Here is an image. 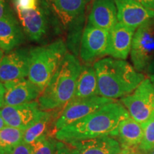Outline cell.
Wrapping results in <instances>:
<instances>
[{"label": "cell", "mask_w": 154, "mask_h": 154, "mask_svg": "<svg viewBox=\"0 0 154 154\" xmlns=\"http://www.w3.org/2000/svg\"><path fill=\"white\" fill-rule=\"evenodd\" d=\"M46 113L47 111L40 109L36 101L15 106H5L0 109V116L7 126L24 131L41 119Z\"/></svg>", "instance_id": "ba28073f"}, {"label": "cell", "mask_w": 154, "mask_h": 154, "mask_svg": "<svg viewBox=\"0 0 154 154\" xmlns=\"http://www.w3.org/2000/svg\"><path fill=\"white\" fill-rule=\"evenodd\" d=\"M52 119L53 117L51 113L49 111H47L46 114L41 119L34 123L27 129L25 130L22 142L31 145L38 138L44 135H48L47 132L49 131V126Z\"/></svg>", "instance_id": "44dd1931"}, {"label": "cell", "mask_w": 154, "mask_h": 154, "mask_svg": "<svg viewBox=\"0 0 154 154\" xmlns=\"http://www.w3.org/2000/svg\"><path fill=\"white\" fill-rule=\"evenodd\" d=\"M149 79H151V81L153 82V84H154V75H151V76H149Z\"/></svg>", "instance_id": "e575fe53"}, {"label": "cell", "mask_w": 154, "mask_h": 154, "mask_svg": "<svg viewBox=\"0 0 154 154\" xmlns=\"http://www.w3.org/2000/svg\"><path fill=\"white\" fill-rule=\"evenodd\" d=\"M109 32L88 24L84 29L81 40L80 57L84 62L107 55Z\"/></svg>", "instance_id": "9c48e42d"}, {"label": "cell", "mask_w": 154, "mask_h": 154, "mask_svg": "<svg viewBox=\"0 0 154 154\" xmlns=\"http://www.w3.org/2000/svg\"><path fill=\"white\" fill-rule=\"evenodd\" d=\"M95 96L99 95L97 77L94 66L89 65L82 66L72 99H85Z\"/></svg>", "instance_id": "d6986e66"}, {"label": "cell", "mask_w": 154, "mask_h": 154, "mask_svg": "<svg viewBox=\"0 0 154 154\" xmlns=\"http://www.w3.org/2000/svg\"><path fill=\"white\" fill-rule=\"evenodd\" d=\"M128 117L130 115L124 106L114 101L57 131L54 136L56 139L63 143L106 136L116 138L120 123Z\"/></svg>", "instance_id": "6da1fadb"}, {"label": "cell", "mask_w": 154, "mask_h": 154, "mask_svg": "<svg viewBox=\"0 0 154 154\" xmlns=\"http://www.w3.org/2000/svg\"><path fill=\"white\" fill-rule=\"evenodd\" d=\"M121 1L129 2L137 5H141L146 8L154 10V0H121Z\"/></svg>", "instance_id": "4316f807"}, {"label": "cell", "mask_w": 154, "mask_h": 154, "mask_svg": "<svg viewBox=\"0 0 154 154\" xmlns=\"http://www.w3.org/2000/svg\"><path fill=\"white\" fill-rule=\"evenodd\" d=\"M118 22L115 0H94L88 16V24L110 32Z\"/></svg>", "instance_id": "2e32d148"}, {"label": "cell", "mask_w": 154, "mask_h": 154, "mask_svg": "<svg viewBox=\"0 0 154 154\" xmlns=\"http://www.w3.org/2000/svg\"><path fill=\"white\" fill-rule=\"evenodd\" d=\"M114 101L101 96L72 99L67 103L60 115L57 117L54 123L56 132Z\"/></svg>", "instance_id": "52a82bcc"}, {"label": "cell", "mask_w": 154, "mask_h": 154, "mask_svg": "<svg viewBox=\"0 0 154 154\" xmlns=\"http://www.w3.org/2000/svg\"><path fill=\"white\" fill-rule=\"evenodd\" d=\"M6 126H7V125H6L5 121H4L2 117L0 116V130H2L3 128H5Z\"/></svg>", "instance_id": "1f68e13d"}, {"label": "cell", "mask_w": 154, "mask_h": 154, "mask_svg": "<svg viewBox=\"0 0 154 154\" xmlns=\"http://www.w3.org/2000/svg\"><path fill=\"white\" fill-rule=\"evenodd\" d=\"M5 106H15L33 102L39 97L42 91L29 79H22L6 83Z\"/></svg>", "instance_id": "4fadbf2b"}, {"label": "cell", "mask_w": 154, "mask_h": 154, "mask_svg": "<svg viewBox=\"0 0 154 154\" xmlns=\"http://www.w3.org/2000/svg\"><path fill=\"white\" fill-rule=\"evenodd\" d=\"M99 95L115 100L123 98L140 85L146 77L125 60L106 57L94 64Z\"/></svg>", "instance_id": "7a4b0ae2"}, {"label": "cell", "mask_w": 154, "mask_h": 154, "mask_svg": "<svg viewBox=\"0 0 154 154\" xmlns=\"http://www.w3.org/2000/svg\"><path fill=\"white\" fill-rule=\"evenodd\" d=\"M142 126L143 138L138 150L141 154H146L154 149V112Z\"/></svg>", "instance_id": "603a6c76"}, {"label": "cell", "mask_w": 154, "mask_h": 154, "mask_svg": "<svg viewBox=\"0 0 154 154\" xmlns=\"http://www.w3.org/2000/svg\"><path fill=\"white\" fill-rule=\"evenodd\" d=\"M24 131L19 128L6 126L0 130V147L6 153L11 151L22 143Z\"/></svg>", "instance_id": "7402d4cb"}, {"label": "cell", "mask_w": 154, "mask_h": 154, "mask_svg": "<svg viewBox=\"0 0 154 154\" xmlns=\"http://www.w3.org/2000/svg\"><path fill=\"white\" fill-rule=\"evenodd\" d=\"M3 54H4V51L1 49H0V61H1L2 59V57H4Z\"/></svg>", "instance_id": "836d02e7"}, {"label": "cell", "mask_w": 154, "mask_h": 154, "mask_svg": "<svg viewBox=\"0 0 154 154\" xmlns=\"http://www.w3.org/2000/svg\"><path fill=\"white\" fill-rule=\"evenodd\" d=\"M145 72L149 74V76H151V75H154V59L153 61L150 63L149 66L146 69Z\"/></svg>", "instance_id": "4dcf8cb0"}, {"label": "cell", "mask_w": 154, "mask_h": 154, "mask_svg": "<svg viewBox=\"0 0 154 154\" xmlns=\"http://www.w3.org/2000/svg\"><path fill=\"white\" fill-rule=\"evenodd\" d=\"M146 154H154V149L153 150H151V151H149V153H146Z\"/></svg>", "instance_id": "8d00e7d4"}, {"label": "cell", "mask_w": 154, "mask_h": 154, "mask_svg": "<svg viewBox=\"0 0 154 154\" xmlns=\"http://www.w3.org/2000/svg\"><path fill=\"white\" fill-rule=\"evenodd\" d=\"M41 0H13L16 11L29 10L37 7Z\"/></svg>", "instance_id": "d4e9b609"}, {"label": "cell", "mask_w": 154, "mask_h": 154, "mask_svg": "<svg viewBox=\"0 0 154 154\" xmlns=\"http://www.w3.org/2000/svg\"><path fill=\"white\" fill-rule=\"evenodd\" d=\"M0 154H6V152L0 147Z\"/></svg>", "instance_id": "d590c367"}, {"label": "cell", "mask_w": 154, "mask_h": 154, "mask_svg": "<svg viewBox=\"0 0 154 154\" xmlns=\"http://www.w3.org/2000/svg\"><path fill=\"white\" fill-rule=\"evenodd\" d=\"M135 32L136 30L122 23H117L109 32L107 55L116 59L126 60L131 53Z\"/></svg>", "instance_id": "9a60e30c"}, {"label": "cell", "mask_w": 154, "mask_h": 154, "mask_svg": "<svg viewBox=\"0 0 154 154\" xmlns=\"http://www.w3.org/2000/svg\"><path fill=\"white\" fill-rule=\"evenodd\" d=\"M90 0H52L55 10L65 24L82 19Z\"/></svg>", "instance_id": "ffe728a7"}, {"label": "cell", "mask_w": 154, "mask_h": 154, "mask_svg": "<svg viewBox=\"0 0 154 154\" xmlns=\"http://www.w3.org/2000/svg\"><path fill=\"white\" fill-rule=\"evenodd\" d=\"M130 116L143 124L154 112V84L146 78L131 94L121 99Z\"/></svg>", "instance_id": "5b68a950"}, {"label": "cell", "mask_w": 154, "mask_h": 154, "mask_svg": "<svg viewBox=\"0 0 154 154\" xmlns=\"http://www.w3.org/2000/svg\"><path fill=\"white\" fill-rule=\"evenodd\" d=\"M32 154H56L57 141L49 135H44L31 144Z\"/></svg>", "instance_id": "cb8c5ba5"}, {"label": "cell", "mask_w": 154, "mask_h": 154, "mask_svg": "<svg viewBox=\"0 0 154 154\" xmlns=\"http://www.w3.org/2000/svg\"><path fill=\"white\" fill-rule=\"evenodd\" d=\"M127 151H128V149H122V151H121L119 154H126L127 153Z\"/></svg>", "instance_id": "d6a6232c"}, {"label": "cell", "mask_w": 154, "mask_h": 154, "mask_svg": "<svg viewBox=\"0 0 154 154\" xmlns=\"http://www.w3.org/2000/svg\"><path fill=\"white\" fill-rule=\"evenodd\" d=\"M24 41V30L10 8L7 7L0 18V49L5 52H10Z\"/></svg>", "instance_id": "7c38bea8"}, {"label": "cell", "mask_w": 154, "mask_h": 154, "mask_svg": "<svg viewBox=\"0 0 154 154\" xmlns=\"http://www.w3.org/2000/svg\"><path fill=\"white\" fill-rule=\"evenodd\" d=\"M7 2V0H0V18L5 14L6 9L8 7Z\"/></svg>", "instance_id": "f546056e"}, {"label": "cell", "mask_w": 154, "mask_h": 154, "mask_svg": "<svg viewBox=\"0 0 154 154\" xmlns=\"http://www.w3.org/2000/svg\"><path fill=\"white\" fill-rule=\"evenodd\" d=\"M66 143L73 154H119L122 151L118 140L109 136Z\"/></svg>", "instance_id": "5bb4252c"}, {"label": "cell", "mask_w": 154, "mask_h": 154, "mask_svg": "<svg viewBox=\"0 0 154 154\" xmlns=\"http://www.w3.org/2000/svg\"><path fill=\"white\" fill-rule=\"evenodd\" d=\"M6 154H32V147L29 144L22 142Z\"/></svg>", "instance_id": "484cf974"}, {"label": "cell", "mask_w": 154, "mask_h": 154, "mask_svg": "<svg viewBox=\"0 0 154 154\" xmlns=\"http://www.w3.org/2000/svg\"><path fill=\"white\" fill-rule=\"evenodd\" d=\"M66 53L62 39L32 48L29 50L28 79L43 91Z\"/></svg>", "instance_id": "277c9868"}, {"label": "cell", "mask_w": 154, "mask_h": 154, "mask_svg": "<svg viewBox=\"0 0 154 154\" xmlns=\"http://www.w3.org/2000/svg\"><path fill=\"white\" fill-rule=\"evenodd\" d=\"M29 69V50L14 49L4 56L0 61V82L6 83L25 79Z\"/></svg>", "instance_id": "30bf717a"}, {"label": "cell", "mask_w": 154, "mask_h": 154, "mask_svg": "<svg viewBox=\"0 0 154 154\" xmlns=\"http://www.w3.org/2000/svg\"><path fill=\"white\" fill-rule=\"evenodd\" d=\"M42 3L34 9L17 11L24 32L32 41H39L47 32V11Z\"/></svg>", "instance_id": "8fae6325"}, {"label": "cell", "mask_w": 154, "mask_h": 154, "mask_svg": "<svg viewBox=\"0 0 154 154\" xmlns=\"http://www.w3.org/2000/svg\"><path fill=\"white\" fill-rule=\"evenodd\" d=\"M82 65L76 57L67 52L49 84L38 98L42 111H49L66 106L74 98Z\"/></svg>", "instance_id": "3957f363"}, {"label": "cell", "mask_w": 154, "mask_h": 154, "mask_svg": "<svg viewBox=\"0 0 154 154\" xmlns=\"http://www.w3.org/2000/svg\"><path fill=\"white\" fill-rule=\"evenodd\" d=\"M131 59L138 72H145L154 59V19L142 24L135 32Z\"/></svg>", "instance_id": "8992f818"}, {"label": "cell", "mask_w": 154, "mask_h": 154, "mask_svg": "<svg viewBox=\"0 0 154 154\" xmlns=\"http://www.w3.org/2000/svg\"><path fill=\"white\" fill-rule=\"evenodd\" d=\"M143 138V128L141 124L128 117L122 121L118 128L115 138L120 143L121 149L138 148Z\"/></svg>", "instance_id": "ac0fdd59"}, {"label": "cell", "mask_w": 154, "mask_h": 154, "mask_svg": "<svg viewBox=\"0 0 154 154\" xmlns=\"http://www.w3.org/2000/svg\"><path fill=\"white\" fill-rule=\"evenodd\" d=\"M6 89L5 86L2 82H0V109L4 106L5 103V97Z\"/></svg>", "instance_id": "f1b7e54d"}, {"label": "cell", "mask_w": 154, "mask_h": 154, "mask_svg": "<svg viewBox=\"0 0 154 154\" xmlns=\"http://www.w3.org/2000/svg\"><path fill=\"white\" fill-rule=\"evenodd\" d=\"M119 22L136 30L142 24L154 19V10L129 2L115 0Z\"/></svg>", "instance_id": "e0dca14e"}, {"label": "cell", "mask_w": 154, "mask_h": 154, "mask_svg": "<svg viewBox=\"0 0 154 154\" xmlns=\"http://www.w3.org/2000/svg\"><path fill=\"white\" fill-rule=\"evenodd\" d=\"M56 154H73L70 148L66 143L61 141L57 142Z\"/></svg>", "instance_id": "83f0119b"}]
</instances>
